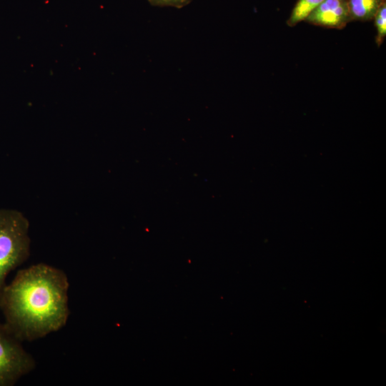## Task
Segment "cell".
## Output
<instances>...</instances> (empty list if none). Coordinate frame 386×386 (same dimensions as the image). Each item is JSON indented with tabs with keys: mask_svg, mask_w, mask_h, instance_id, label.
Wrapping results in <instances>:
<instances>
[{
	"mask_svg": "<svg viewBox=\"0 0 386 386\" xmlns=\"http://www.w3.org/2000/svg\"><path fill=\"white\" fill-rule=\"evenodd\" d=\"M69 287L66 273L53 266L39 263L19 270L0 297L4 324L22 342L61 330L69 316Z\"/></svg>",
	"mask_w": 386,
	"mask_h": 386,
	"instance_id": "6da1fadb",
	"label": "cell"
},
{
	"mask_svg": "<svg viewBox=\"0 0 386 386\" xmlns=\"http://www.w3.org/2000/svg\"><path fill=\"white\" fill-rule=\"evenodd\" d=\"M29 222L19 211L0 209V297L7 275L30 255Z\"/></svg>",
	"mask_w": 386,
	"mask_h": 386,
	"instance_id": "7a4b0ae2",
	"label": "cell"
},
{
	"mask_svg": "<svg viewBox=\"0 0 386 386\" xmlns=\"http://www.w3.org/2000/svg\"><path fill=\"white\" fill-rule=\"evenodd\" d=\"M36 367L32 355L4 323H0V386H13Z\"/></svg>",
	"mask_w": 386,
	"mask_h": 386,
	"instance_id": "3957f363",
	"label": "cell"
},
{
	"mask_svg": "<svg viewBox=\"0 0 386 386\" xmlns=\"http://www.w3.org/2000/svg\"><path fill=\"white\" fill-rule=\"evenodd\" d=\"M305 21L318 26L342 29L351 21L347 0H324Z\"/></svg>",
	"mask_w": 386,
	"mask_h": 386,
	"instance_id": "277c9868",
	"label": "cell"
},
{
	"mask_svg": "<svg viewBox=\"0 0 386 386\" xmlns=\"http://www.w3.org/2000/svg\"><path fill=\"white\" fill-rule=\"evenodd\" d=\"M385 0H347L350 20L367 21L373 18Z\"/></svg>",
	"mask_w": 386,
	"mask_h": 386,
	"instance_id": "5b68a950",
	"label": "cell"
},
{
	"mask_svg": "<svg viewBox=\"0 0 386 386\" xmlns=\"http://www.w3.org/2000/svg\"><path fill=\"white\" fill-rule=\"evenodd\" d=\"M324 0H298L287 21L289 26H295L302 21Z\"/></svg>",
	"mask_w": 386,
	"mask_h": 386,
	"instance_id": "8992f818",
	"label": "cell"
},
{
	"mask_svg": "<svg viewBox=\"0 0 386 386\" xmlns=\"http://www.w3.org/2000/svg\"><path fill=\"white\" fill-rule=\"evenodd\" d=\"M376 29V44L380 46L386 36V1L377 11L374 18Z\"/></svg>",
	"mask_w": 386,
	"mask_h": 386,
	"instance_id": "52a82bcc",
	"label": "cell"
},
{
	"mask_svg": "<svg viewBox=\"0 0 386 386\" xmlns=\"http://www.w3.org/2000/svg\"><path fill=\"white\" fill-rule=\"evenodd\" d=\"M148 1L154 6H170L181 9L188 5L192 0H148Z\"/></svg>",
	"mask_w": 386,
	"mask_h": 386,
	"instance_id": "ba28073f",
	"label": "cell"
}]
</instances>
